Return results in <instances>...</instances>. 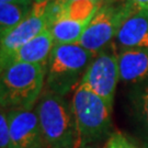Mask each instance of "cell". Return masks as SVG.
Returning <instances> with one entry per match:
<instances>
[{
	"label": "cell",
	"mask_w": 148,
	"mask_h": 148,
	"mask_svg": "<svg viewBox=\"0 0 148 148\" xmlns=\"http://www.w3.org/2000/svg\"><path fill=\"white\" fill-rule=\"evenodd\" d=\"M46 148H79V133L70 102L49 90L35 106Z\"/></svg>",
	"instance_id": "obj_1"
},
{
	"label": "cell",
	"mask_w": 148,
	"mask_h": 148,
	"mask_svg": "<svg viewBox=\"0 0 148 148\" xmlns=\"http://www.w3.org/2000/svg\"><path fill=\"white\" fill-rule=\"evenodd\" d=\"M46 71L45 67L27 63H14L1 69V109H33L43 93Z\"/></svg>",
	"instance_id": "obj_2"
},
{
	"label": "cell",
	"mask_w": 148,
	"mask_h": 148,
	"mask_svg": "<svg viewBox=\"0 0 148 148\" xmlns=\"http://www.w3.org/2000/svg\"><path fill=\"white\" fill-rule=\"evenodd\" d=\"M70 104L79 133V148L98 144L112 134V110L87 86L78 85Z\"/></svg>",
	"instance_id": "obj_3"
},
{
	"label": "cell",
	"mask_w": 148,
	"mask_h": 148,
	"mask_svg": "<svg viewBox=\"0 0 148 148\" xmlns=\"http://www.w3.org/2000/svg\"><path fill=\"white\" fill-rule=\"evenodd\" d=\"M93 57V54L79 44L54 45L48 59L46 89L66 97L78 87Z\"/></svg>",
	"instance_id": "obj_4"
},
{
	"label": "cell",
	"mask_w": 148,
	"mask_h": 148,
	"mask_svg": "<svg viewBox=\"0 0 148 148\" xmlns=\"http://www.w3.org/2000/svg\"><path fill=\"white\" fill-rule=\"evenodd\" d=\"M133 13L134 11L126 1L121 3L104 2L87 25L78 44L95 56L113 43L122 24Z\"/></svg>",
	"instance_id": "obj_5"
},
{
	"label": "cell",
	"mask_w": 148,
	"mask_h": 148,
	"mask_svg": "<svg viewBox=\"0 0 148 148\" xmlns=\"http://www.w3.org/2000/svg\"><path fill=\"white\" fill-rule=\"evenodd\" d=\"M114 42L95 55L82 76L80 84L98 95L112 110L120 78L117 54Z\"/></svg>",
	"instance_id": "obj_6"
},
{
	"label": "cell",
	"mask_w": 148,
	"mask_h": 148,
	"mask_svg": "<svg viewBox=\"0 0 148 148\" xmlns=\"http://www.w3.org/2000/svg\"><path fill=\"white\" fill-rule=\"evenodd\" d=\"M48 2H34L25 19L0 38V59L14 53L48 27Z\"/></svg>",
	"instance_id": "obj_7"
},
{
	"label": "cell",
	"mask_w": 148,
	"mask_h": 148,
	"mask_svg": "<svg viewBox=\"0 0 148 148\" xmlns=\"http://www.w3.org/2000/svg\"><path fill=\"white\" fill-rule=\"evenodd\" d=\"M10 148H46L35 109L7 110Z\"/></svg>",
	"instance_id": "obj_8"
},
{
	"label": "cell",
	"mask_w": 148,
	"mask_h": 148,
	"mask_svg": "<svg viewBox=\"0 0 148 148\" xmlns=\"http://www.w3.org/2000/svg\"><path fill=\"white\" fill-rule=\"evenodd\" d=\"M54 38L49 29H45L38 35L24 44L5 58L0 59L1 69L14 63L34 64L47 68L48 59L54 47Z\"/></svg>",
	"instance_id": "obj_9"
},
{
	"label": "cell",
	"mask_w": 148,
	"mask_h": 148,
	"mask_svg": "<svg viewBox=\"0 0 148 148\" xmlns=\"http://www.w3.org/2000/svg\"><path fill=\"white\" fill-rule=\"evenodd\" d=\"M113 42L120 51L148 47V10H138L127 18Z\"/></svg>",
	"instance_id": "obj_10"
},
{
	"label": "cell",
	"mask_w": 148,
	"mask_h": 148,
	"mask_svg": "<svg viewBox=\"0 0 148 148\" xmlns=\"http://www.w3.org/2000/svg\"><path fill=\"white\" fill-rule=\"evenodd\" d=\"M117 62L122 81L136 84L148 79V47L120 51Z\"/></svg>",
	"instance_id": "obj_11"
},
{
	"label": "cell",
	"mask_w": 148,
	"mask_h": 148,
	"mask_svg": "<svg viewBox=\"0 0 148 148\" xmlns=\"http://www.w3.org/2000/svg\"><path fill=\"white\" fill-rule=\"evenodd\" d=\"M89 23L71 20L68 18H59L47 29L52 33L55 45L78 44L80 37Z\"/></svg>",
	"instance_id": "obj_12"
},
{
	"label": "cell",
	"mask_w": 148,
	"mask_h": 148,
	"mask_svg": "<svg viewBox=\"0 0 148 148\" xmlns=\"http://www.w3.org/2000/svg\"><path fill=\"white\" fill-rule=\"evenodd\" d=\"M32 5L0 2V36H5L20 24L31 11Z\"/></svg>",
	"instance_id": "obj_13"
},
{
	"label": "cell",
	"mask_w": 148,
	"mask_h": 148,
	"mask_svg": "<svg viewBox=\"0 0 148 148\" xmlns=\"http://www.w3.org/2000/svg\"><path fill=\"white\" fill-rule=\"evenodd\" d=\"M134 106L137 113L138 120L140 121L143 127L148 136V82L140 86L134 97Z\"/></svg>",
	"instance_id": "obj_14"
},
{
	"label": "cell",
	"mask_w": 148,
	"mask_h": 148,
	"mask_svg": "<svg viewBox=\"0 0 148 148\" xmlns=\"http://www.w3.org/2000/svg\"><path fill=\"white\" fill-rule=\"evenodd\" d=\"M102 148H137L121 132H113L106 138Z\"/></svg>",
	"instance_id": "obj_15"
},
{
	"label": "cell",
	"mask_w": 148,
	"mask_h": 148,
	"mask_svg": "<svg viewBox=\"0 0 148 148\" xmlns=\"http://www.w3.org/2000/svg\"><path fill=\"white\" fill-rule=\"evenodd\" d=\"M0 148H10V127L7 111L3 109L0 113Z\"/></svg>",
	"instance_id": "obj_16"
},
{
	"label": "cell",
	"mask_w": 148,
	"mask_h": 148,
	"mask_svg": "<svg viewBox=\"0 0 148 148\" xmlns=\"http://www.w3.org/2000/svg\"><path fill=\"white\" fill-rule=\"evenodd\" d=\"M126 2L134 12L138 10H148V0H126Z\"/></svg>",
	"instance_id": "obj_17"
},
{
	"label": "cell",
	"mask_w": 148,
	"mask_h": 148,
	"mask_svg": "<svg viewBox=\"0 0 148 148\" xmlns=\"http://www.w3.org/2000/svg\"><path fill=\"white\" fill-rule=\"evenodd\" d=\"M33 0H0V2H7V3H16V5H32L34 2Z\"/></svg>",
	"instance_id": "obj_18"
},
{
	"label": "cell",
	"mask_w": 148,
	"mask_h": 148,
	"mask_svg": "<svg viewBox=\"0 0 148 148\" xmlns=\"http://www.w3.org/2000/svg\"><path fill=\"white\" fill-rule=\"evenodd\" d=\"M56 2H58L59 5H67L69 2H73V1H77V0H55ZM91 1H95V2H98V3H101L103 5L106 2V0H91Z\"/></svg>",
	"instance_id": "obj_19"
},
{
	"label": "cell",
	"mask_w": 148,
	"mask_h": 148,
	"mask_svg": "<svg viewBox=\"0 0 148 148\" xmlns=\"http://www.w3.org/2000/svg\"><path fill=\"white\" fill-rule=\"evenodd\" d=\"M80 148H100L97 144H93V145H87V146H84V147H80Z\"/></svg>",
	"instance_id": "obj_20"
},
{
	"label": "cell",
	"mask_w": 148,
	"mask_h": 148,
	"mask_svg": "<svg viewBox=\"0 0 148 148\" xmlns=\"http://www.w3.org/2000/svg\"><path fill=\"white\" fill-rule=\"evenodd\" d=\"M120 0H106V3H115V2H119Z\"/></svg>",
	"instance_id": "obj_21"
},
{
	"label": "cell",
	"mask_w": 148,
	"mask_h": 148,
	"mask_svg": "<svg viewBox=\"0 0 148 148\" xmlns=\"http://www.w3.org/2000/svg\"><path fill=\"white\" fill-rule=\"evenodd\" d=\"M52 0H33V2H49Z\"/></svg>",
	"instance_id": "obj_22"
}]
</instances>
